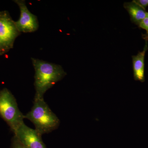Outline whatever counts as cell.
<instances>
[{"label": "cell", "instance_id": "1", "mask_svg": "<svg viewBox=\"0 0 148 148\" xmlns=\"http://www.w3.org/2000/svg\"><path fill=\"white\" fill-rule=\"evenodd\" d=\"M34 68L35 99L43 98L44 95L56 82L61 80L66 73L60 65L32 58Z\"/></svg>", "mask_w": 148, "mask_h": 148}, {"label": "cell", "instance_id": "2", "mask_svg": "<svg viewBox=\"0 0 148 148\" xmlns=\"http://www.w3.org/2000/svg\"><path fill=\"white\" fill-rule=\"evenodd\" d=\"M24 119L34 123L35 130L41 135L57 129L60 124L58 117L51 111L44 98L34 99L32 110L24 115Z\"/></svg>", "mask_w": 148, "mask_h": 148}, {"label": "cell", "instance_id": "3", "mask_svg": "<svg viewBox=\"0 0 148 148\" xmlns=\"http://www.w3.org/2000/svg\"><path fill=\"white\" fill-rule=\"evenodd\" d=\"M0 117L13 132L24 123V115L18 109L15 97L6 88L0 90Z\"/></svg>", "mask_w": 148, "mask_h": 148}, {"label": "cell", "instance_id": "4", "mask_svg": "<svg viewBox=\"0 0 148 148\" xmlns=\"http://www.w3.org/2000/svg\"><path fill=\"white\" fill-rule=\"evenodd\" d=\"M19 34L15 22L5 13H0V50L5 51L12 47Z\"/></svg>", "mask_w": 148, "mask_h": 148}, {"label": "cell", "instance_id": "5", "mask_svg": "<svg viewBox=\"0 0 148 148\" xmlns=\"http://www.w3.org/2000/svg\"><path fill=\"white\" fill-rule=\"evenodd\" d=\"M14 133V137L27 148H47L42 139V135L24 123Z\"/></svg>", "mask_w": 148, "mask_h": 148}, {"label": "cell", "instance_id": "6", "mask_svg": "<svg viewBox=\"0 0 148 148\" xmlns=\"http://www.w3.org/2000/svg\"><path fill=\"white\" fill-rule=\"evenodd\" d=\"M20 11L19 19L15 22L18 32L30 33L34 32L38 28V22L36 16L31 13L24 1H16Z\"/></svg>", "mask_w": 148, "mask_h": 148}, {"label": "cell", "instance_id": "7", "mask_svg": "<svg viewBox=\"0 0 148 148\" xmlns=\"http://www.w3.org/2000/svg\"><path fill=\"white\" fill-rule=\"evenodd\" d=\"M148 41L145 40V45L143 51H139L136 55L132 56L133 75L135 80L143 82L145 81V59L148 50Z\"/></svg>", "mask_w": 148, "mask_h": 148}, {"label": "cell", "instance_id": "8", "mask_svg": "<svg viewBox=\"0 0 148 148\" xmlns=\"http://www.w3.org/2000/svg\"><path fill=\"white\" fill-rule=\"evenodd\" d=\"M123 7L129 13L132 22L138 26L148 15V12L146 10L141 7L134 1L124 3Z\"/></svg>", "mask_w": 148, "mask_h": 148}, {"label": "cell", "instance_id": "9", "mask_svg": "<svg viewBox=\"0 0 148 148\" xmlns=\"http://www.w3.org/2000/svg\"><path fill=\"white\" fill-rule=\"evenodd\" d=\"M138 27L139 28L145 30L146 34L143 35V38L145 40L148 41V15L143 19Z\"/></svg>", "mask_w": 148, "mask_h": 148}, {"label": "cell", "instance_id": "10", "mask_svg": "<svg viewBox=\"0 0 148 148\" xmlns=\"http://www.w3.org/2000/svg\"><path fill=\"white\" fill-rule=\"evenodd\" d=\"M11 148H27L24 147L23 145L14 136L12 141Z\"/></svg>", "mask_w": 148, "mask_h": 148}, {"label": "cell", "instance_id": "11", "mask_svg": "<svg viewBox=\"0 0 148 148\" xmlns=\"http://www.w3.org/2000/svg\"><path fill=\"white\" fill-rule=\"evenodd\" d=\"M134 1L144 9L146 10V8L148 6V0H134Z\"/></svg>", "mask_w": 148, "mask_h": 148}, {"label": "cell", "instance_id": "12", "mask_svg": "<svg viewBox=\"0 0 148 148\" xmlns=\"http://www.w3.org/2000/svg\"><path fill=\"white\" fill-rule=\"evenodd\" d=\"M2 53V51H1V50H0V55Z\"/></svg>", "mask_w": 148, "mask_h": 148}]
</instances>
